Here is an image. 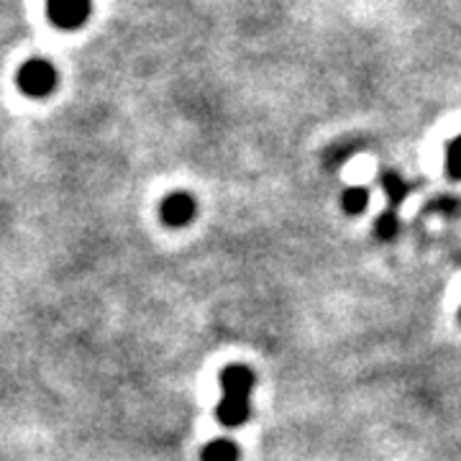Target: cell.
<instances>
[{
  "mask_svg": "<svg viewBox=\"0 0 461 461\" xmlns=\"http://www.w3.org/2000/svg\"><path fill=\"white\" fill-rule=\"evenodd\" d=\"M364 205H366V190H362V187H354V190L344 193V208L348 211V213H359Z\"/></svg>",
  "mask_w": 461,
  "mask_h": 461,
  "instance_id": "7",
  "label": "cell"
},
{
  "mask_svg": "<svg viewBox=\"0 0 461 461\" xmlns=\"http://www.w3.org/2000/svg\"><path fill=\"white\" fill-rule=\"evenodd\" d=\"M203 461H239V446L229 438H215L203 448Z\"/></svg>",
  "mask_w": 461,
  "mask_h": 461,
  "instance_id": "6",
  "label": "cell"
},
{
  "mask_svg": "<svg viewBox=\"0 0 461 461\" xmlns=\"http://www.w3.org/2000/svg\"><path fill=\"white\" fill-rule=\"evenodd\" d=\"M251 415V402L249 397L241 395H221V402L215 408V418L226 426V429H236L244 426Z\"/></svg>",
  "mask_w": 461,
  "mask_h": 461,
  "instance_id": "4",
  "label": "cell"
},
{
  "mask_svg": "<svg viewBox=\"0 0 461 461\" xmlns=\"http://www.w3.org/2000/svg\"><path fill=\"white\" fill-rule=\"evenodd\" d=\"M93 3L90 0H47V16L51 26L62 29V32H75L83 29L90 18Z\"/></svg>",
  "mask_w": 461,
  "mask_h": 461,
  "instance_id": "2",
  "label": "cell"
},
{
  "mask_svg": "<svg viewBox=\"0 0 461 461\" xmlns=\"http://www.w3.org/2000/svg\"><path fill=\"white\" fill-rule=\"evenodd\" d=\"M254 390V375L244 364H230L221 372V395L251 397Z\"/></svg>",
  "mask_w": 461,
  "mask_h": 461,
  "instance_id": "5",
  "label": "cell"
},
{
  "mask_svg": "<svg viewBox=\"0 0 461 461\" xmlns=\"http://www.w3.org/2000/svg\"><path fill=\"white\" fill-rule=\"evenodd\" d=\"M159 213H162V221H165L167 226L180 229V226L193 221V215H195V198L190 193H172V195H167L162 200Z\"/></svg>",
  "mask_w": 461,
  "mask_h": 461,
  "instance_id": "3",
  "label": "cell"
},
{
  "mask_svg": "<svg viewBox=\"0 0 461 461\" xmlns=\"http://www.w3.org/2000/svg\"><path fill=\"white\" fill-rule=\"evenodd\" d=\"M18 90L29 98H47L57 87V69L50 59H39L33 57L26 65L18 69L16 75Z\"/></svg>",
  "mask_w": 461,
  "mask_h": 461,
  "instance_id": "1",
  "label": "cell"
},
{
  "mask_svg": "<svg viewBox=\"0 0 461 461\" xmlns=\"http://www.w3.org/2000/svg\"><path fill=\"white\" fill-rule=\"evenodd\" d=\"M446 165H448V172H451L454 177H461V136L459 139H454V141L448 144Z\"/></svg>",
  "mask_w": 461,
  "mask_h": 461,
  "instance_id": "8",
  "label": "cell"
}]
</instances>
